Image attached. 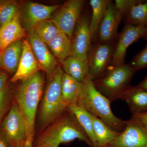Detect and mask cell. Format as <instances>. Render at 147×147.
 I'll return each mask as SVG.
<instances>
[{"label": "cell", "mask_w": 147, "mask_h": 147, "mask_svg": "<svg viewBox=\"0 0 147 147\" xmlns=\"http://www.w3.org/2000/svg\"><path fill=\"white\" fill-rule=\"evenodd\" d=\"M67 110L74 115L91 142L92 147H96L92 122L89 113L77 104L69 105Z\"/></svg>", "instance_id": "cell-23"}, {"label": "cell", "mask_w": 147, "mask_h": 147, "mask_svg": "<svg viewBox=\"0 0 147 147\" xmlns=\"http://www.w3.org/2000/svg\"><path fill=\"white\" fill-rule=\"evenodd\" d=\"M3 0H0V4L3 2Z\"/></svg>", "instance_id": "cell-39"}, {"label": "cell", "mask_w": 147, "mask_h": 147, "mask_svg": "<svg viewBox=\"0 0 147 147\" xmlns=\"http://www.w3.org/2000/svg\"><path fill=\"white\" fill-rule=\"evenodd\" d=\"M82 83V91L77 105L100 119L113 130L118 132L122 131L126 121L114 115L110 106L111 102L96 89L89 74Z\"/></svg>", "instance_id": "cell-3"}, {"label": "cell", "mask_w": 147, "mask_h": 147, "mask_svg": "<svg viewBox=\"0 0 147 147\" xmlns=\"http://www.w3.org/2000/svg\"><path fill=\"white\" fill-rule=\"evenodd\" d=\"M132 116L138 119L147 130V112L136 114V115H133Z\"/></svg>", "instance_id": "cell-32"}, {"label": "cell", "mask_w": 147, "mask_h": 147, "mask_svg": "<svg viewBox=\"0 0 147 147\" xmlns=\"http://www.w3.org/2000/svg\"><path fill=\"white\" fill-rule=\"evenodd\" d=\"M44 78L39 71L30 79L21 82L14 99L26 127L27 139L34 141L36 117L44 93Z\"/></svg>", "instance_id": "cell-1"}, {"label": "cell", "mask_w": 147, "mask_h": 147, "mask_svg": "<svg viewBox=\"0 0 147 147\" xmlns=\"http://www.w3.org/2000/svg\"><path fill=\"white\" fill-rule=\"evenodd\" d=\"M33 147H51L45 145L33 144Z\"/></svg>", "instance_id": "cell-36"}, {"label": "cell", "mask_w": 147, "mask_h": 147, "mask_svg": "<svg viewBox=\"0 0 147 147\" xmlns=\"http://www.w3.org/2000/svg\"><path fill=\"white\" fill-rule=\"evenodd\" d=\"M0 147H11L5 136L0 129Z\"/></svg>", "instance_id": "cell-33"}, {"label": "cell", "mask_w": 147, "mask_h": 147, "mask_svg": "<svg viewBox=\"0 0 147 147\" xmlns=\"http://www.w3.org/2000/svg\"><path fill=\"white\" fill-rule=\"evenodd\" d=\"M109 0H90L92 14L90 18V27L92 40L94 41L98 38V27L109 3Z\"/></svg>", "instance_id": "cell-24"}, {"label": "cell", "mask_w": 147, "mask_h": 147, "mask_svg": "<svg viewBox=\"0 0 147 147\" xmlns=\"http://www.w3.org/2000/svg\"><path fill=\"white\" fill-rule=\"evenodd\" d=\"M0 129L5 136L11 147L24 146L27 140L26 127L24 119L13 99Z\"/></svg>", "instance_id": "cell-6"}, {"label": "cell", "mask_w": 147, "mask_h": 147, "mask_svg": "<svg viewBox=\"0 0 147 147\" xmlns=\"http://www.w3.org/2000/svg\"><path fill=\"white\" fill-rule=\"evenodd\" d=\"M76 139L92 147L91 142L74 115L67 110L47 127L34 140V144L59 147L61 144L70 143Z\"/></svg>", "instance_id": "cell-2"}, {"label": "cell", "mask_w": 147, "mask_h": 147, "mask_svg": "<svg viewBox=\"0 0 147 147\" xmlns=\"http://www.w3.org/2000/svg\"><path fill=\"white\" fill-rule=\"evenodd\" d=\"M114 44L98 41L92 48L88 63L89 74L93 80L98 78L110 67L115 46Z\"/></svg>", "instance_id": "cell-11"}, {"label": "cell", "mask_w": 147, "mask_h": 147, "mask_svg": "<svg viewBox=\"0 0 147 147\" xmlns=\"http://www.w3.org/2000/svg\"><path fill=\"white\" fill-rule=\"evenodd\" d=\"M129 63L110 67L97 79L93 80L96 89L112 102L121 99L127 89L135 73Z\"/></svg>", "instance_id": "cell-5"}, {"label": "cell", "mask_w": 147, "mask_h": 147, "mask_svg": "<svg viewBox=\"0 0 147 147\" xmlns=\"http://www.w3.org/2000/svg\"><path fill=\"white\" fill-rule=\"evenodd\" d=\"M1 68V53H0V68Z\"/></svg>", "instance_id": "cell-38"}, {"label": "cell", "mask_w": 147, "mask_h": 147, "mask_svg": "<svg viewBox=\"0 0 147 147\" xmlns=\"http://www.w3.org/2000/svg\"><path fill=\"white\" fill-rule=\"evenodd\" d=\"M141 1L140 0H116L114 3L122 19H123L131 7Z\"/></svg>", "instance_id": "cell-30"}, {"label": "cell", "mask_w": 147, "mask_h": 147, "mask_svg": "<svg viewBox=\"0 0 147 147\" xmlns=\"http://www.w3.org/2000/svg\"><path fill=\"white\" fill-rule=\"evenodd\" d=\"M121 99L126 102L132 115L147 112V91L138 85L130 86Z\"/></svg>", "instance_id": "cell-17"}, {"label": "cell", "mask_w": 147, "mask_h": 147, "mask_svg": "<svg viewBox=\"0 0 147 147\" xmlns=\"http://www.w3.org/2000/svg\"><path fill=\"white\" fill-rule=\"evenodd\" d=\"M65 73L82 83L89 73L88 63L71 56L60 62Z\"/></svg>", "instance_id": "cell-19"}, {"label": "cell", "mask_w": 147, "mask_h": 147, "mask_svg": "<svg viewBox=\"0 0 147 147\" xmlns=\"http://www.w3.org/2000/svg\"><path fill=\"white\" fill-rule=\"evenodd\" d=\"M23 52V40H18L9 44L1 54V66L9 73L16 72Z\"/></svg>", "instance_id": "cell-18"}, {"label": "cell", "mask_w": 147, "mask_h": 147, "mask_svg": "<svg viewBox=\"0 0 147 147\" xmlns=\"http://www.w3.org/2000/svg\"><path fill=\"white\" fill-rule=\"evenodd\" d=\"M28 37L35 57L49 81L59 65L57 59L50 51L47 44L37 36L32 31L28 32Z\"/></svg>", "instance_id": "cell-13"}, {"label": "cell", "mask_w": 147, "mask_h": 147, "mask_svg": "<svg viewBox=\"0 0 147 147\" xmlns=\"http://www.w3.org/2000/svg\"><path fill=\"white\" fill-rule=\"evenodd\" d=\"M4 70H0V92L7 85L8 74Z\"/></svg>", "instance_id": "cell-31"}, {"label": "cell", "mask_w": 147, "mask_h": 147, "mask_svg": "<svg viewBox=\"0 0 147 147\" xmlns=\"http://www.w3.org/2000/svg\"><path fill=\"white\" fill-rule=\"evenodd\" d=\"M126 24L147 28V1H141L133 6L123 18Z\"/></svg>", "instance_id": "cell-25"}, {"label": "cell", "mask_w": 147, "mask_h": 147, "mask_svg": "<svg viewBox=\"0 0 147 147\" xmlns=\"http://www.w3.org/2000/svg\"><path fill=\"white\" fill-rule=\"evenodd\" d=\"M88 15L80 17L71 39L72 56L88 62L92 50V37Z\"/></svg>", "instance_id": "cell-9"}, {"label": "cell", "mask_w": 147, "mask_h": 147, "mask_svg": "<svg viewBox=\"0 0 147 147\" xmlns=\"http://www.w3.org/2000/svg\"><path fill=\"white\" fill-rule=\"evenodd\" d=\"M122 19L115 3L111 1L107 6L98 27V38L99 42L115 43L118 37V30Z\"/></svg>", "instance_id": "cell-14"}, {"label": "cell", "mask_w": 147, "mask_h": 147, "mask_svg": "<svg viewBox=\"0 0 147 147\" xmlns=\"http://www.w3.org/2000/svg\"><path fill=\"white\" fill-rule=\"evenodd\" d=\"M47 45L60 62L72 56L71 40L63 32H60Z\"/></svg>", "instance_id": "cell-20"}, {"label": "cell", "mask_w": 147, "mask_h": 147, "mask_svg": "<svg viewBox=\"0 0 147 147\" xmlns=\"http://www.w3.org/2000/svg\"><path fill=\"white\" fill-rule=\"evenodd\" d=\"M60 5H46L34 2L25 3L19 10L22 26L26 31L31 30L38 23L50 20Z\"/></svg>", "instance_id": "cell-10"}, {"label": "cell", "mask_w": 147, "mask_h": 147, "mask_svg": "<svg viewBox=\"0 0 147 147\" xmlns=\"http://www.w3.org/2000/svg\"><path fill=\"white\" fill-rule=\"evenodd\" d=\"M26 32L21 24L19 11L10 21L0 28V53L9 44L22 40L26 36Z\"/></svg>", "instance_id": "cell-16"}, {"label": "cell", "mask_w": 147, "mask_h": 147, "mask_svg": "<svg viewBox=\"0 0 147 147\" xmlns=\"http://www.w3.org/2000/svg\"><path fill=\"white\" fill-rule=\"evenodd\" d=\"M34 141L31 140L27 139L26 143L23 147H33Z\"/></svg>", "instance_id": "cell-35"}, {"label": "cell", "mask_w": 147, "mask_h": 147, "mask_svg": "<svg viewBox=\"0 0 147 147\" xmlns=\"http://www.w3.org/2000/svg\"><path fill=\"white\" fill-rule=\"evenodd\" d=\"M31 30L46 44L60 32L51 19L38 23Z\"/></svg>", "instance_id": "cell-26"}, {"label": "cell", "mask_w": 147, "mask_h": 147, "mask_svg": "<svg viewBox=\"0 0 147 147\" xmlns=\"http://www.w3.org/2000/svg\"><path fill=\"white\" fill-rule=\"evenodd\" d=\"M19 10V5L16 1L3 0L0 4V28L10 21Z\"/></svg>", "instance_id": "cell-27"}, {"label": "cell", "mask_w": 147, "mask_h": 147, "mask_svg": "<svg viewBox=\"0 0 147 147\" xmlns=\"http://www.w3.org/2000/svg\"><path fill=\"white\" fill-rule=\"evenodd\" d=\"M82 90V83L64 72L61 79L63 99L67 107L77 104Z\"/></svg>", "instance_id": "cell-21"}, {"label": "cell", "mask_w": 147, "mask_h": 147, "mask_svg": "<svg viewBox=\"0 0 147 147\" xmlns=\"http://www.w3.org/2000/svg\"><path fill=\"white\" fill-rule=\"evenodd\" d=\"M86 1L68 0L56 11L51 20L60 31L71 39Z\"/></svg>", "instance_id": "cell-7"}, {"label": "cell", "mask_w": 147, "mask_h": 147, "mask_svg": "<svg viewBox=\"0 0 147 147\" xmlns=\"http://www.w3.org/2000/svg\"><path fill=\"white\" fill-rule=\"evenodd\" d=\"M0 47H1V40H0Z\"/></svg>", "instance_id": "cell-40"}, {"label": "cell", "mask_w": 147, "mask_h": 147, "mask_svg": "<svg viewBox=\"0 0 147 147\" xmlns=\"http://www.w3.org/2000/svg\"><path fill=\"white\" fill-rule=\"evenodd\" d=\"M135 71L147 67V43L144 49L137 54L129 63Z\"/></svg>", "instance_id": "cell-29"}, {"label": "cell", "mask_w": 147, "mask_h": 147, "mask_svg": "<svg viewBox=\"0 0 147 147\" xmlns=\"http://www.w3.org/2000/svg\"><path fill=\"white\" fill-rule=\"evenodd\" d=\"M104 147H147V131L142 123L132 116L115 139Z\"/></svg>", "instance_id": "cell-8"}, {"label": "cell", "mask_w": 147, "mask_h": 147, "mask_svg": "<svg viewBox=\"0 0 147 147\" xmlns=\"http://www.w3.org/2000/svg\"><path fill=\"white\" fill-rule=\"evenodd\" d=\"M64 73L59 65L52 79L48 81L43 93L38 119V133H41L67 110L61 92V79Z\"/></svg>", "instance_id": "cell-4"}, {"label": "cell", "mask_w": 147, "mask_h": 147, "mask_svg": "<svg viewBox=\"0 0 147 147\" xmlns=\"http://www.w3.org/2000/svg\"><path fill=\"white\" fill-rule=\"evenodd\" d=\"M28 40H23V52L18 68L11 79V82L26 81L41 70Z\"/></svg>", "instance_id": "cell-15"}, {"label": "cell", "mask_w": 147, "mask_h": 147, "mask_svg": "<svg viewBox=\"0 0 147 147\" xmlns=\"http://www.w3.org/2000/svg\"><path fill=\"white\" fill-rule=\"evenodd\" d=\"M138 86L147 91V75Z\"/></svg>", "instance_id": "cell-34"}, {"label": "cell", "mask_w": 147, "mask_h": 147, "mask_svg": "<svg viewBox=\"0 0 147 147\" xmlns=\"http://www.w3.org/2000/svg\"><path fill=\"white\" fill-rule=\"evenodd\" d=\"M142 38L147 39V28H146L144 34V36H143Z\"/></svg>", "instance_id": "cell-37"}, {"label": "cell", "mask_w": 147, "mask_h": 147, "mask_svg": "<svg viewBox=\"0 0 147 147\" xmlns=\"http://www.w3.org/2000/svg\"></svg>", "instance_id": "cell-41"}, {"label": "cell", "mask_w": 147, "mask_h": 147, "mask_svg": "<svg viewBox=\"0 0 147 147\" xmlns=\"http://www.w3.org/2000/svg\"><path fill=\"white\" fill-rule=\"evenodd\" d=\"M12 94L8 84L0 92V128L12 104Z\"/></svg>", "instance_id": "cell-28"}, {"label": "cell", "mask_w": 147, "mask_h": 147, "mask_svg": "<svg viewBox=\"0 0 147 147\" xmlns=\"http://www.w3.org/2000/svg\"><path fill=\"white\" fill-rule=\"evenodd\" d=\"M90 114L92 122L96 147H105L115 139L120 132L113 130L100 119Z\"/></svg>", "instance_id": "cell-22"}, {"label": "cell", "mask_w": 147, "mask_h": 147, "mask_svg": "<svg viewBox=\"0 0 147 147\" xmlns=\"http://www.w3.org/2000/svg\"><path fill=\"white\" fill-rule=\"evenodd\" d=\"M145 30L144 28L133 25H125L119 34L110 67L118 66L125 63L127 50L132 43L143 38Z\"/></svg>", "instance_id": "cell-12"}]
</instances>
